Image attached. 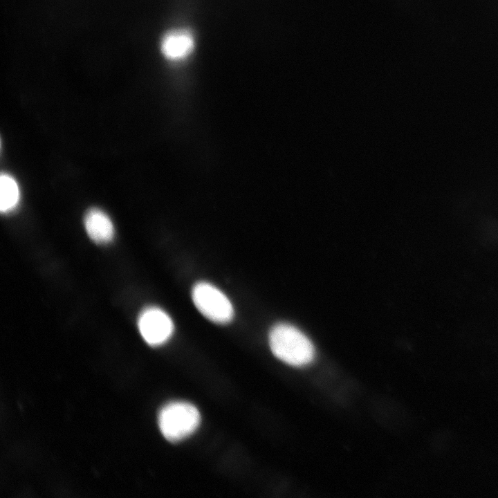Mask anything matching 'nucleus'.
<instances>
[{
    "label": "nucleus",
    "mask_w": 498,
    "mask_h": 498,
    "mask_svg": "<svg viewBox=\"0 0 498 498\" xmlns=\"http://www.w3.org/2000/svg\"><path fill=\"white\" fill-rule=\"evenodd\" d=\"M201 416L191 403L175 401L165 405L158 414L161 433L168 441L176 442L193 433L198 427Z\"/></svg>",
    "instance_id": "obj_2"
},
{
    "label": "nucleus",
    "mask_w": 498,
    "mask_h": 498,
    "mask_svg": "<svg viewBox=\"0 0 498 498\" xmlns=\"http://www.w3.org/2000/svg\"><path fill=\"white\" fill-rule=\"evenodd\" d=\"M197 309L208 320L217 324H227L234 316V309L228 297L212 284L201 282L192 291Z\"/></svg>",
    "instance_id": "obj_3"
},
{
    "label": "nucleus",
    "mask_w": 498,
    "mask_h": 498,
    "mask_svg": "<svg viewBox=\"0 0 498 498\" xmlns=\"http://www.w3.org/2000/svg\"><path fill=\"white\" fill-rule=\"evenodd\" d=\"M138 326L145 341L151 346L166 342L172 335L174 328L169 315L156 306H149L140 313Z\"/></svg>",
    "instance_id": "obj_4"
},
{
    "label": "nucleus",
    "mask_w": 498,
    "mask_h": 498,
    "mask_svg": "<svg viewBox=\"0 0 498 498\" xmlns=\"http://www.w3.org/2000/svg\"><path fill=\"white\" fill-rule=\"evenodd\" d=\"M268 339L273 353L288 365L303 366L314 358L315 350L311 340L290 324H276L271 329Z\"/></svg>",
    "instance_id": "obj_1"
},
{
    "label": "nucleus",
    "mask_w": 498,
    "mask_h": 498,
    "mask_svg": "<svg viewBox=\"0 0 498 498\" xmlns=\"http://www.w3.org/2000/svg\"><path fill=\"white\" fill-rule=\"evenodd\" d=\"M20 199V192L16 180L7 173L0 178V210L7 213L14 210Z\"/></svg>",
    "instance_id": "obj_7"
},
{
    "label": "nucleus",
    "mask_w": 498,
    "mask_h": 498,
    "mask_svg": "<svg viewBox=\"0 0 498 498\" xmlns=\"http://www.w3.org/2000/svg\"><path fill=\"white\" fill-rule=\"evenodd\" d=\"M194 46V37L190 32L185 30H175L163 37L160 50L167 59L180 61L190 55Z\"/></svg>",
    "instance_id": "obj_5"
},
{
    "label": "nucleus",
    "mask_w": 498,
    "mask_h": 498,
    "mask_svg": "<svg viewBox=\"0 0 498 498\" xmlns=\"http://www.w3.org/2000/svg\"><path fill=\"white\" fill-rule=\"evenodd\" d=\"M89 237L97 243L110 242L114 237V227L109 216L102 210L93 208L87 211L84 219Z\"/></svg>",
    "instance_id": "obj_6"
}]
</instances>
